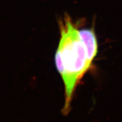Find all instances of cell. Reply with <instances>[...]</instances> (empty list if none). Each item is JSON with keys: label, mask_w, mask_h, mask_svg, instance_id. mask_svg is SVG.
Here are the masks:
<instances>
[{"label": "cell", "mask_w": 122, "mask_h": 122, "mask_svg": "<svg viewBox=\"0 0 122 122\" xmlns=\"http://www.w3.org/2000/svg\"><path fill=\"white\" fill-rule=\"evenodd\" d=\"M60 39L55 53V65L65 87L64 115L68 114L74 92L84 75L92 67L81 39L77 24L66 14L59 20Z\"/></svg>", "instance_id": "obj_1"}, {"label": "cell", "mask_w": 122, "mask_h": 122, "mask_svg": "<svg viewBox=\"0 0 122 122\" xmlns=\"http://www.w3.org/2000/svg\"><path fill=\"white\" fill-rule=\"evenodd\" d=\"M79 34L86 48L89 61L93 65V61L98 52L97 39L95 32L94 26L79 30Z\"/></svg>", "instance_id": "obj_2"}]
</instances>
